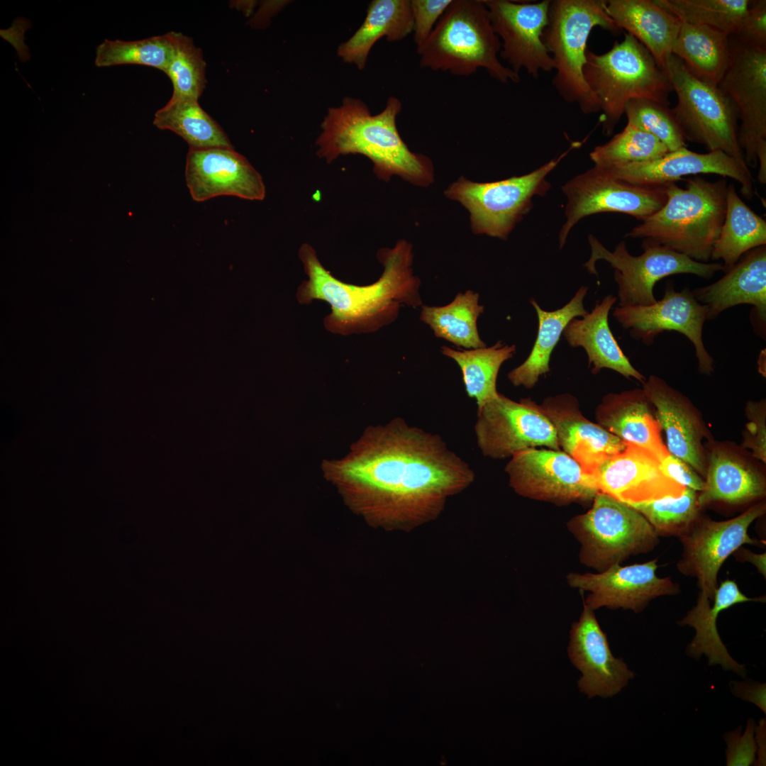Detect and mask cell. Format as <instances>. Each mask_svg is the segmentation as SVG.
Segmentation results:
<instances>
[{"label": "cell", "instance_id": "1", "mask_svg": "<svg viewBox=\"0 0 766 766\" xmlns=\"http://www.w3.org/2000/svg\"><path fill=\"white\" fill-rule=\"evenodd\" d=\"M321 467L352 509L378 523L430 518L474 479L440 435L401 418L368 426L345 457Z\"/></svg>", "mask_w": 766, "mask_h": 766}, {"label": "cell", "instance_id": "2", "mask_svg": "<svg viewBox=\"0 0 766 766\" xmlns=\"http://www.w3.org/2000/svg\"><path fill=\"white\" fill-rule=\"evenodd\" d=\"M298 255L307 279L297 289V301L306 305L314 300L327 303L331 312L323 323L332 333H373L395 321L401 305L422 304L421 282L411 267L412 245L405 240H399L392 248L379 250L377 257L383 272L376 282L367 285L348 284L332 275L309 243L300 246Z\"/></svg>", "mask_w": 766, "mask_h": 766}, {"label": "cell", "instance_id": "3", "mask_svg": "<svg viewBox=\"0 0 766 766\" xmlns=\"http://www.w3.org/2000/svg\"><path fill=\"white\" fill-rule=\"evenodd\" d=\"M402 104L394 96L385 108L372 115L359 99L345 97L330 107L316 140V154L327 163L341 155L360 154L373 164L377 177L388 182L397 175L412 184L427 187L433 182V165L427 156L411 152L401 138L396 120Z\"/></svg>", "mask_w": 766, "mask_h": 766}, {"label": "cell", "instance_id": "4", "mask_svg": "<svg viewBox=\"0 0 766 766\" xmlns=\"http://www.w3.org/2000/svg\"><path fill=\"white\" fill-rule=\"evenodd\" d=\"M685 181V188L675 182L667 184L665 204L627 236L644 238L695 261L709 262L725 218L727 181L712 182L697 175Z\"/></svg>", "mask_w": 766, "mask_h": 766}, {"label": "cell", "instance_id": "5", "mask_svg": "<svg viewBox=\"0 0 766 766\" xmlns=\"http://www.w3.org/2000/svg\"><path fill=\"white\" fill-rule=\"evenodd\" d=\"M501 41L484 0H452L419 48V66L470 76L479 68L501 83H518L520 75L499 60Z\"/></svg>", "mask_w": 766, "mask_h": 766}, {"label": "cell", "instance_id": "6", "mask_svg": "<svg viewBox=\"0 0 766 766\" xmlns=\"http://www.w3.org/2000/svg\"><path fill=\"white\" fill-rule=\"evenodd\" d=\"M583 73L599 103L605 135L613 133L631 100L645 99L669 105L668 96L673 91L663 68L627 33L604 53L587 49Z\"/></svg>", "mask_w": 766, "mask_h": 766}, {"label": "cell", "instance_id": "7", "mask_svg": "<svg viewBox=\"0 0 766 766\" xmlns=\"http://www.w3.org/2000/svg\"><path fill=\"white\" fill-rule=\"evenodd\" d=\"M596 27L612 33L620 30L606 10V1L550 0L543 41L554 62L553 84L564 101L584 114L600 111L583 73L588 38Z\"/></svg>", "mask_w": 766, "mask_h": 766}, {"label": "cell", "instance_id": "8", "mask_svg": "<svg viewBox=\"0 0 766 766\" xmlns=\"http://www.w3.org/2000/svg\"><path fill=\"white\" fill-rule=\"evenodd\" d=\"M586 140L572 142L560 155L530 173L491 182H474L461 177L444 194L469 211L474 233L506 240L532 209L533 198L543 196L550 189L546 179L549 173Z\"/></svg>", "mask_w": 766, "mask_h": 766}, {"label": "cell", "instance_id": "9", "mask_svg": "<svg viewBox=\"0 0 766 766\" xmlns=\"http://www.w3.org/2000/svg\"><path fill=\"white\" fill-rule=\"evenodd\" d=\"M567 526L580 543V562L599 572L632 555L650 553L660 543L639 511L601 492L594 498L592 508L572 518Z\"/></svg>", "mask_w": 766, "mask_h": 766}, {"label": "cell", "instance_id": "10", "mask_svg": "<svg viewBox=\"0 0 766 766\" xmlns=\"http://www.w3.org/2000/svg\"><path fill=\"white\" fill-rule=\"evenodd\" d=\"M662 68L677 96L672 111L685 140L709 152L722 151L748 167L738 140V111L730 99L718 87L696 77L673 54Z\"/></svg>", "mask_w": 766, "mask_h": 766}, {"label": "cell", "instance_id": "11", "mask_svg": "<svg viewBox=\"0 0 766 766\" xmlns=\"http://www.w3.org/2000/svg\"><path fill=\"white\" fill-rule=\"evenodd\" d=\"M591 255L584 264L590 274L598 277L596 262L603 260L614 269L618 286V306H647L657 299L654 287L657 282L678 274H690L704 279L725 272L721 262H701L668 248L643 240V252L634 256L626 243L619 242L614 251L606 248L593 235L588 236Z\"/></svg>", "mask_w": 766, "mask_h": 766}, {"label": "cell", "instance_id": "12", "mask_svg": "<svg viewBox=\"0 0 766 766\" xmlns=\"http://www.w3.org/2000/svg\"><path fill=\"white\" fill-rule=\"evenodd\" d=\"M765 510V504L760 502L726 521L700 516L679 538L682 553L677 564V570L683 575L696 578L699 589L696 604L689 611L699 613L711 607L718 587V571L731 555L743 545L762 544L749 535L748 528Z\"/></svg>", "mask_w": 766, "mask_h": 766}, {"label": "cell", "instance_id": "13", "mask_svg": "<svg viewBox=\"0 0 766 766\" xmlns=\"http://www.w3.org/2000/svg\"><path fill=\"white\" fill-rule=\"evenodd\" d=\"M666 185L632 184L615 179L595 166L575 176L562 187L567 204L566 220L558 237L560 248L565 245L572 228L590 215L616 212L643 221L665 204Z\"/></svg>", "mask_w": 766, "mask_h": 766}, {"label": "cell", "instance_id": "14", "mask_svg": "<svg viewBox=\"0 0 766 766\" xmlns=\"http://www.w3.org/2000/svg\"><path fill=\"white\" fill-rule=\"evenodd\" d=\"M511 457L510 485L525 497L561 506L593 501L599 492L593 477L560 450L532 448Z\"/></svg>", "mask_w": 766, "mask_h": 766}, {"label": "cell", "instance_id": "15", "mask_svg": "<svg viewBox=\"0 0 766 766\" xmlns=\"http://www.w3.org/2000/svg\"><path fill=\"white\" fill-rule=\"evenodd\" d=\"M474 433L482 454L496 460L536 447L560 450L553 424L530 398L516 402L499 393L477 408Z\"/></svg>", "mask_w": 766, "mask_h": 766}, {"label": "cell", "instance_id": "16", "mask_svg": "<svg viewBox=\"0 0 766 766\" xmlns=\"http://www.w3.org/2000/svg\"><path fill=\"white\" fill-rule=\"evenodd\" d=\"M613 316L628 330L630 335L647 346L665 331H676L692 343L700 373L710 374L714 359L703 340V328L707 320L706 307L694 296L692 290L675 289L672 283L666 285L663 296L647 306H617Z\"/></svg>", "mask_w": 766, "mask_h": 766}, {"label": "cell", "instance_id": "17", "mask_svg": "<svg viewBox=\"0 0 766 766\" xmlns=\"http://www.w3.org/2000/svg\"><path fill=\"white\" fill-rule=\"evenodd\" d=\"M718 87L738 111V143L747 166L755 167L757 148L766 141V50L731 45L730 62Z\"/></svg>", "mask_w": 766, "mask_h": 766}, {"label": "cell", "instance_id": "18", "mask_svg": "<svg viewBox=\"0 0 766 766\" xmlns=\"http://www.w3.org/2000/svg\"><path fill=\"white\" fill-rule=\"evenodd\" d=\"M501 47L499 53L514 72L521 70L533 78L554 70L543 34L548 23L550 0L537 2L484 0Z\"/></svg>", "mask_w": 766, "mask_h": 766}, {"label": "cell", "instance_id": "19", "mask_svg": "<svg viewBox=\"0 0 766 766\" xmlns=\"http://www.w3.org/2000/svg\"><path fill=\"white\" fill-rule=\"evenodd\" d=\"M657 559L627 566L616 564L598 573L567 575V582L579 592H587L584 604L593 611L601 607L643 611L648 603L660 596L676 595L679 585L670 577H659Z\"/></svg>", "mask_w": 766, "mask_h": 766}, {"label": "cell", "instance_id": "20", "mask_svg": "<svg viewBox=\"0 0 766 766\" xmlns=\"http://www.w3.org/2000/svg\"><path fill=\"white\" fill-rule=\"evenodd\" d=\"M652 453L626 443L622 451L604 458L590 473L599 492L628 505L679 497L685 487L665 475Z\"/></svg>", "mask_w": 766, "mask_h": 766}, {"label": "cell", "instance_id": "21", "mask_svg": "<svg viewBox=\"0 0 766 766\" xmlns=\"http://www.w3.org/2000/svg\"><path fill=\"white\" fill-rule=\"evenodd\" d=\"M601 169L615 179L640 186H662L684 180V176L715 174L738 182L745 198L754 194L749 167L720 150L698 153L684 147L656 160Z\"/></svg>", "mask_w": 766, "mask_h": 766}, {"label": "cell", "instance_id": "22", "mask_svg": "<svg viewBox=\"0 0 766 766\" xmlns=\"http://www.w3.org/2000/svg\"><path fill=\"white\" fill-rule=\"evenodd\" d=\"M185 179L192 198L197 202L220 196L250 201H262L265 197L262 176L234 148L189 149Z\"/></svg>", "mask_w": 766, "mask_h": 766}, {"label": "cell", "instance_id": "23", "mask_svg": "<svg viewBox=\"0 0 766 766\" xmlns=\"http://www.w3.org/2000/svg\"><path fill=\"white\" fill-rule=\"evenodd\" d=\"M568 655L582 675L579 689L589 698L614 696L635 676L622 658L613 655L594 611L585 604L572 626Z\"/></svg>", "mask_w": 766, "mask_h": 766}, {"label": "cell", "instance_id": "24", "mask_svg": "<svg viewBox=\"0 0 766 766\" xmlns=\"http://www.w3.org/2000/svg\"><path fill=\"white\" fill-rule=\"evenodd\" d=\"M695 299L707 309V320L740 304L753 306L750 318L762 338L766 333V245L744 254L714 283L694 289Z\"/></svg>", "mask_w": 766, "mask_h": 766}, {"label": "cell", "instance_id": "25", "mask_svg": "<svg viewBox=\"0 0 766 766\" xmlns=\"http://www.w3.org/2000/svg\"><path fill=\"white\" fill-rule=\"evenodd\" d=\"M535 409L553 424L560 448L590 474L606 457L625 449L626 442L584 418L576 398L563 394L546 398Z\"/></svg>", "mask_w": 766, "mask_h": 766}, {"label": "cell", "instance_id": "26", "mask_svg": "<svg viewBox=\"0 0 766 766\" xmlns=\"http://www.w3.org/2000/svg\"><path fill=\"white\" fill-rule=\"evenodd\" d=\"M643 384L655 408V418L665 433L669 453L705 477L707 467L701 444L704 431L689 401L655 375H650Z\"/></svg>", "mask_w": 766, "mask_h": 766}, {"label": "cell", "instance_id": "27", "mask_svg": "<svg viewBox=\"0 0 766 766\" xmlns=\"http://www.w3.org/2000/svg\"><path fill=\"white\" fill-rule=\"evenodd\" d=\"M616 301L613 294L606 295L596 301L590 312L571 320L562 335L570 346L584 348L593 374L604 368L610 369L643 383L645 376L632 365L609 326V314Z\"/></svg>", "mask_w": 766, "mask_h": 766}, {"label": "cell", "instance_id": "28", "mask_svg": "<svg viewBox=\"0 0 766 766\" xmlns=\"http://www.w3.org/2000/svg\"><path fill=\"white\" fill-rule=\"evenodd\" d=\"M650 401L643 389L605 396L597 406L599 425L626 443L637 445L660 461L669 454L660 436V426L652 414Z\"/></svg>", "mask_w": 766, "mask_h": 766}, {"label": "cell", "instance_id": "29", "mask_svg": "<svg viewBox=\"0 0 766 766\" xmlns=\"http://www.w3.org/2000/svg\"><path fill=\"white\" fill-rule=\"evenodd\" d=\"M606 10L620 30L633 36L664 67L682 23L679 18L655 0H608Z\"/></svg>", "mask_w": 766, "mask_h": 766}, {"label": "cell", "instance_id": "30", "mask_svg": "<svg viewBox=\"0 0 766 766\" xmlns=\"http://www.w3.org/2000/svg\"><path fill=\"white\" fill-rule=\"evenodd\" d=\"M748 601L765 602V597H748L741 592L734 581L722 582L716 590L710 608L699 613L689 611L677 622L680 626H689L695 630V635L687 646V655L696 660L705 655L709 665H718L726 671L745 677L747 675L745 665L738 663L728 652L718 634L716 621L720 612Z\"/></svg>", "mask_w": 766, "mask_h": 766}, {"label": "cell", "instance_id": "31", "mask_svg": "<svg viewBox=\"0 0 766 766\" xmlns=\"http://www.w3.org/2000/svg\"><path fill=\"white\" fill-rule=\"evenodd\" d=\"M413 32L411 0H373L366 17L355 33L338 48V55L360 70L365 68L368 55L377 40H401Z\"/></svg>", "mask_w": 766, "mask_h": 766}, {"label": "cell", "instance_id": "32", "mask_svg": "<svg viewBox=\"0 0 766 766\" xmlns=\"http://www.w3.org/2000/svg\"><path fill=\"white\" fill-rule=\"evenodd\" d=\"M587 291L588 287H581L567 304L555 311L543 310L534 299H530L538 316V334L526 360L508 374L514 386L533 388L549 372L551 354L565 328L571 320L588 313L583 304Z\"/></svg>", "mask_w": 766, "mask_h": 766}, {"label": "cell", "instance_id": "33", "mask_svg": "<svg viewBox=\"0 0 766 766\" xmlns=\"http://www.w3.org/2000/svg\"><path fill=\"white\" fill-rule=\"evenodd\" d=\"M729 37L706 26L682 22L672 54L696 77L718 87L730 62Z\"/></svg>", "mask_w": 766, "mask_h": 766}, {"label": "cell", "instance_id": "34", "mask_svg": "<svg viewBox=\"0 0 766 766\" xmlns=\"http://www.w3.org/2000/svg\"><path fill=\"white\" fill-rule=\"evenodd\" d=\"M705 477L704 489L698 494L700 508L716 501L743 504L765 494L762 476L723 450L711 453Z\"/></svg>", "mask_w": 766, "mask_h": 766}, {"label": "cell", "instance_id": "35", "mask_svg": "<svg viewBox=\"0 0 766 766\" xmlns=\"http://www.w3.org/2000/svg\"><path fill=\"white\" fill-rule=\"evenodd\" d=\"M763 245H766L765 220L741 199L733 184H728L725 218L711 260H722L726 272L744 254Z\"/></svg>", "mask_w": 766, "mask_h": 766}, {"label": "cell", "instance_id": "36", "mask_svg": "<svg viewBox=\"0 0 766 766\" xmlns=\"http://www.w3.org/2000/svg\"><path fill=\"white\" fill-rule=\"evenodd\" d=\"M153 124L182 137L190 150L210 148H234L221 126L199 106L198 100L170 99L155 114Z\"/></svg>", "mask_w": 766, "mask_h": 766}, {"label": "cell", "instance_id": "37", "mask_svg": "<svg viewBox=\"0 0 766 766\" xmlns=\"http://www.w3.org/2000/svg\"><path fill=\"white\" fill-rule=\"evenodd\" d=\"M479 297L478 293L467 290L457 294L447 305L422 306L420 320L431 327L437 338L457 347L484 348L486 344L479 337L477 319L484 308L479 304Z\"/></svg>", "mask_w": 766, "mask_h": 766}, {"label": "cell", "instance_id": "38", "mask_svg": "<svg viewBox=\"0 0 766 766\" xmlns=\"http://www.w3.org/2000/svg\"><path fill=\"white\" fill-rule=\"evenodd\" d=\"M516 352L515 345H509L501 340L490 347L469 350L441 347V353L459 365L467 394L475 399L477 408L499 394L496 379L499 369Z\"/></svg>", "mask_w": 766, "mask_h": 766}, {"label": "cell", "instance_id": "39", "mask_svg": "<svg viewBox=\"0 0 766 766\" xmlns=\"http://www.w3.org/2000/svg\"><path fill=\"white\" fill-rule=\"evenodd\" d=\"M682 22L706 26L728 36L738 31L751 1L655 0Z\"/></svg>", "mask_w": 766, "mask_h": 766}, {"label": "cell", "instance_id": "40", "mask_svg": "<svg viewBox=\"0 0 766 766\" xmlns=\"http://www.w3.org/2000/svg\"><path fill=\"white\" fill-rule=\"evenodd\" d=\"M172 52V31L133 41L106 39L96 49V67L139 65L165 72Z\"/></svg>", "mask_w": 766, "mask_h": 766}, {"label": "cell", "instance_id": "41", "mask_svg": "<svg viewBox=\"0 0 766 766\" xmlns=\"http://www.w3.org/2000/svg\"><path fill=\"white\" fill-rule=\"evenodd\" d=\"M669 152L655 136L627 123L609 141L596 146L589 157L595 167L606 169L656 160Z\"/></svg>", "mask_w": 766, "mask_h": 766}, {"label": "cell", "instance_id": "42", "mask_svg": "<svg viewBox=\"0 0 766 766\" xmlns=\"http://www.w3.org/2000/svg\"><path fill=\"white\" fill-rule=\"evenodd\" d=\"M639 511L659 537L684 534L701 516L696 491L685 487L679 497H665L629 505Z\"/></svg>", "mask_w": 766, "mask_h": 766}, {"label": "cell", "instance_id": "43", "mask_svg": "<svg viewBox=\"0 0 766 766\" xmlns=\"http://www.w3.org/2000/svg\"><path fill=\"white\" fill-rule=\"evenodd\" d=\"M205 67L201 49L190 38L172 31V52L165 71L173 85L171 98L198 100L205 87Z\"/></svg>", "mask_w": 766, "mask_h": 766}, {"label": "cell", "instance_id": "44", "mask_svg": "<svg viewBox=\"0 0 766 766\" xmlns=\"http://www.w3.org/2000/svg\"><path fill=\"white\" fill-rule=\"evenodd\" d=\"M624 114L628 123L655 136L670 152L685 147L683 133L668 105L635 99L627 104Z\"/></svg>", "mask_w": 766, "mask_h": 766}, {"label": "cell", "instance_id": "45", "mask_svg": "<svg viewBox=\"0 0 766 766\" xmlns=\"http://www.w3.org/2000/svg\"><path fill=\"white\" fill-rule=\"evenodd\" d=\"M452 0H411L413 41L416 49L427 40Z\"/></svg>", "mask_w": 766, "mask_h": 766}, {"label": "cell", "instance_id": "46", "mask_svg": "<svg viewBox=\"0 0 766 766\" xmlns=\"http://www.w3.org/2000/svg\"><path fill=\"white\" fill-rule=\"evenodd\" d=\"M736 42L766 50V1H752L735 35Z\"/></svg>", "mask_w": 766, "mask_h": 766}, {"label": "cell", "instance_id": "47", "mask_svg": "<svg viewBox=\"0 0 766 766\" xmlns=\"http://www.w3.org/2000/svg\"><path fill=\"white\" fill-rule=\"evenodd\" d=\"M745 413L749 419L746 425L743 446L752 450L754 457L765 463L766 424L765 401H748Z\"/></svg>", "mask_w": 766, "mask_h": 766}, {"label": "cell", "instance_id": "48", "mask_svg": "<svg viewBox=\"0 0 766 766\" xmlns=\"http://www.w3.org/2000/svg\"><path fill=\"white\" fill-rule=\"evenodd\" d=\"M755 722L750 718L748 721L747 728L743 734L740 729L729 732L724 736L727 743V765H750L755 760L757 749L753 733Z\"/></svg>", "mask_w": 766, "mask_h": 766}, {"label": "cell", "instance_id": "49", "mask_svg": "<svg viewBox=\"0 0 766 766\" xmlns=\"http://www.w3.org/2000/svg\"><path fill=\"white\" fill-rule=\"evenodd\" d=\"M660 468L667 477L696 492L704 489L705 482L696 472L680 458L668 454L661 461Z\"/></svg>", "mask_w": 766, "mask_h": 766}, {"label": "cell", "instance_id": "50", "mask_svg": "<svg viewBox=\"0 0 766 766\" xmlns=\"http://www.w3.org/2000/svg\"><path fill=\"white\" fill-rule=\"evenodd\" d=\"M730 687L735 696L754 704L765 714L766 684L765 683L731 681Z\"/></svg>", "mask_w": 766, "mask_h": 766}, {"label": "cell", "instance_id": "51", "mask_svg": "<svg viewBox=\"0 0 766 766\" xmlns=\"http://www.w3.org/2000/svg\"><path fill=\"white\" fill-rule=\"evenodd\" d=\"M736 559L741 562H748L756 567L759 572L766 576V554H756L748 549L740 547L733 553Z\"/></svg>", "mask_w": 766, "mask_h": 766}, {"label": "cell", "instance_id": "52", "mask_svg": "<svg viewBox=\"0 0 766 766\" xmlns=\"http://www.w3.org/2000/svg\"><path fill=\"white\" fill-rule=\"evenodd\" d=\"M757 749L758 750L757 765H765V720L762 719L757 728Z\"/></svg>", "mask_w": 766, "mask_h": 766}, {"label": "cell", "instance_id": "53", "mask_svg": "<svg viewBox=\"0 0 766 766\" xmlns=\"http://www.w3.org/2000/svg\"><path fill=\"white\" fill-rule=\"evenodd\" d=\"M757 159L759 164L757 179L762 184H766V141L762 143L757 150Z\"/></svg>", "mask_w": 766, "mask_h": 766}]
</instances>
